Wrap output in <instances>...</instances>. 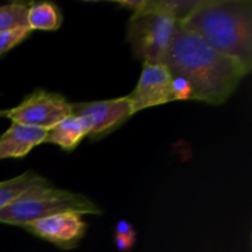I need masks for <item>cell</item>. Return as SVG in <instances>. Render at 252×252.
Wrapping results in <instances>:
<instances>
[{
	"label": "cell",
	"instance_id": "12",
	"mask_svg": "<svg viewBox=\"0 0 252 252\" xmlns=\"http://www.w3.org/2000/svg\"><path fill=\"white\" fill-rule=\"evenodd\" d=\"M48 182V180L33 171H26L19 176L0 182V209L16 201L29 189Z\"/></svg>",
	"mask_w": 252,
	"mask_h": 252
},
{
	"label": "cell",
	"instance_id": "5",
	"mask_svg": "<svg viewBox=\"0 0 252 252\" xmlns=\"http://www.w3.org/2000/svg\"><path fill=\"white\" fill-rule=\"evenodd\" d=\"M70 115L71 103L63 95L43 89L32 91L15 107L0 111V117L44 130H48Z\"/></svg>",
	"mask_w": 252,
	"mask_h": 252
},
{
	"label": "cell",
	"instance_id": "7",
	"mask_svg": "<svg viewBox=\"0 0 252 252\" xmlns=\"http://www.w3.org/2000/svg\"><path fill=\"white\" fill-rule=\"evenodd\" d=\"M172 75L165 64H143V70L134 90L127 95L133 115L139 111L171 102Z\"/></svg>",
	"mask_w": 252,
	"mask_h": 252
},
{
	"label": "cell",
	"instance_id": "10",
	"mask_svg": "<svg viewBox=\"0 0 252 252\" xmlns=\"http://www.w3.org/2000/svg\"><path fill=\"white\" fill-rule=\"evenodd\" d=\"M88 135L89 128L85 122L81 118L70 115L47 130L44 143L56 144L62 150L71 152Z\"/></svg>",
	"mask_w": 252,
	"mask_h": 252
},
{
	"label": "cell",
	"instance_id": "8",
	"mask_svg": "<svg viewBox=\"0 0 252 252\" xmlns=\"http://www.w3.org/2000/svg\"><path fill=\"white\" fill-rule=\"evenodd\" d=\"M22 228L61 249H73L78 245L86 231V223L78 213H59L37 219Z\"/></svg>",
	"mask_w": 252,
	"mask_h": 252
},
{
	"label": "cell",
	"instance_id": "1",
	"mask_svg": "<svg viewBox=\"0 0 252 252\" xmlns=\"http://www.w3.org/2000/svg\"><path fill=\"white\" fill-rule=\"evenodd\" d=\"M172 76L189 81L192 100L221 105L248 75L236 62L217 52L179 22L164 59Z\"/></svg>",
	"mask_w": 252,
	"mask_h": 252
},
{
	"label": "cell",
	"instance_id": "17",
	"mask_svg": "<svg viewBox=\"0 0 252 252\" xmlns=\"http://www.w3.org/2000/svg\"><path fill=\"white\" fill-rule=\"evenodd\" d=\"M118 235H128V236H135L137 233H135L134 228L130 223H128L127 220H120L116 225V233Z\"/></svg>",
	"mask_w": 252,
	"mask_h": 252
},
{
	"label": "cell",
	"instance_id": "11",
	"mask_svg": "<svg viewBox=\"0 0 252 252\" xmlns=\"http://www.w3.org/2000/svg\"><path fill=\"white\" fill-rule=\"evenodd\" d=\"M63 15L54 2H30L27 27L31 31H56L62 26Z\"/></svg>",
	"mask_w": 252,
	"mask_h": 252
},
{
	"label": "cell",
	"instance_id": "2",
	"mask_svg": "<svg viewBox=\"0 0 252 252\" xmlns=\"http://www.w3.org/2000/svg\"><path fill=\"white\" fill-rule=\"evenodd\" d=\"M181 24L217 52L252 69L251 0H196Z\"/></svg>",
	"mask_w": 252,
	"mask_h": 252
},
{
	"label": "cell",
	"instance_id": "6",
	"mask_svg": "<svg viewBox=\"0 0 252 252\" xmlns=\"http://www.w3.org/2000/svg\"><path fill=\"white\" fill-rule=\"evenodd\" d=\"M71 115L81 118L88 126V138L98 139L122 126L133 116V111L129 98L123 96L108 100L71 103Z\"/></svg>",
	"mask_w": 252,
	"mask_h": 252
},
{
	"label": "cell",
	"instance_id": "16",
	"mask_svg": "<svg viewBox=\"0 0 252 252\" xmlns=\"http://www.w3.org/2000/svg\"><path fill=\"white\" fill-rule=\"evenodd\" d=\"M113 241H115V245L117 246L118 250L122 252H128L133 246H134L135 236L118 235V234H115Z\"/></svg>",
	"mask_w": 252,
	"mask_h": 252
},
{
	"label": "cell",
	"instance_id": "14",
	"mask_svg": "<svg viewBox=\"0 0 252 252\" xmlns=\"http://www.w3.org/2000/svg\"><path fill=\"white\" fill-rule=\"evenodd\" d=\"M31 30L25 27V29L12 30V31L0 32V56L9 52L17 44L24 42L27 37L31 34Z\"/></svg>",
	"mask_w": 252,
	"mask_h": 252
},
{
	"label": "cell",
	"instance_id": "3",
	"mask_svg": "<svg viewBox=\"0 0 252 252\" xmlns=\"http://www.w3.org/2000/svg\"><path fill=\"white\" fill-rule=\"evenodd\" d=\"M196 1H123L132 10L126 38L133 56L144 63L162 64L179 22Z\"/></svg>",
	"mask_w": 252,
	"mask_h": 252
},
{
	"label": "cell",
	"instance_id": "15",
	"mask_svg": "<svg viewBox=\"0 0 252 252\" xmlns=\"http://www.w3.org/2000/svg\"><path fill=\"white\" fill-rule=\"evenodd\" d=\"M172 101L192 100V88L189 81L179 76H172L171 83Z\"/></svg>",
	"mask_w": 252,
	"mask_h": 252
},
{
	"label": "cell",
	"instance_id": "4",
	"mask_svg": "<svg viewBox=\"0 0 252 252\" xmlns=\"http://www.w3.org/2000/svg\"><path fill=\"white\" fill-rule=\"evenodd\" d=\"M100 216L102 211L85 194L57 189L51 184L29 189L20 198L0 209V223L24 226L37 219L59 213Z\"/></svg>",
	"mask_w": 252,
	"mask_h": 252
},
{
	"label": "cell",
	"instance_id": "9",
	"mask_svg": "<svg viewBox=\"0 0 252 252\" xmlns=\"http://www.w3.org/2000/svg\"><path fill=\"white\" fill-rule=\"evenodd\" d=\"M47 130L12 122L0 137V160L20 159L37 145L44 143Z\"/></svg>",
	"mask_w": 252,
	"mask_h": 252
},
{
	"label": "cell",
	"instance_id": "13",
	"mask_svg": "<svg viewBox=\"0 0 252 252\" xmlns=\"http://www.w3.org/2000/svg\"><path fill=\"white\" fill-rule=\"evenodd\" d=\"M29 6L30 2L26 1H15L0 5V32L27 27Z\"/></svg>",
	"mask_w": 252,
	"mask_h": 252
}]
</instances>
